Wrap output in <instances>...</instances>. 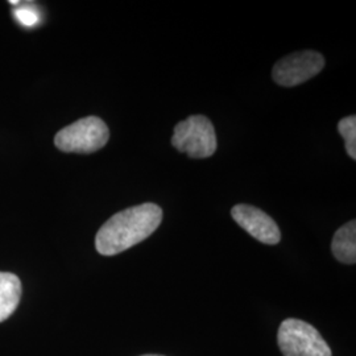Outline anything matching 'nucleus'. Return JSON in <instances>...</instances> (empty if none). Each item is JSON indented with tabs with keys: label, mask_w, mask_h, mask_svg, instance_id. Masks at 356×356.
Returning <instances> with one entry per match:
<instances>
[{
	"label": "nucleus",
	"mask_w": 356,
	"mask_h": 356,
	"mask_svg": "<svg viewBox=\"0 0 356 356\" xmlns=\"http://www.w3.org/2000/svg\"><path fill=\"white\" fill-rule=\"evenodd\" d=\"M163 220L156 204H143L111 216L95 236V248L103 256H114L149 238Z\"/></svg>",
	"instance_id": "f257e3e1"
},
{
	"label": "nucleus",
	"mask_w": 356,
	"mask_h": 356,
	"mask_svg": "<svg viewBox=\"0 0 356 356\" xmlns=\"http://www.w3.org/2000/svg\"><path fill=\"white\" fill-rule=\"evenodd\" d=\"M172 145L191 159H207L216 152V135L211 120L204 115H193L175 127Z\"/></svg>",
	"instance_id": "f03ea898"
},
{
	"label": "nucleus",
	"mask_w": 356,
	"mask_h": 356,
	"mask_svg": "<svg viewBox=\"0 0 356 356\" xmlns=\"http://www.w3.org/2000/svg\"><path fill=\"white\" fill-rule=\"evenodd\" d=\"M110 131L101 118L88 116L63 128L54 138L56 147L66 153H92L102 149Z\"/></svg>",
	"instance_id": "7ed1b4c3"
},
{
	"label": "nucleus",
	"mask_w": 356,
	"mask_h": 356,
	"mask_svg": "<svg viewBox=\"0 0 356 356\" xmlns=\"http://www.w3.org/2000/svg\"><path fill=\"white\" fill-rule=\"evenodd\" d=\"M277 343L284 356H332L319 331L301 319H285L281 323Z\"/></svg>",
	"instance_id": "20e7f679"
},
{
	"label": "nucleus",
	"mask_w": 356,
	"mask_h": 356,
	"mask_svg": "<svg viewBox=\"0 0 356 356\" xmlns=\"http://www.w3.org/2000/svg\"><path fill=\"white\" fill-rule=\"evenodd\" d=\"M325 67L323 56L314 51H297L273 66V81L284 88H294L317 76Z\"/></svg>",
	"instance_id": "39448f33"
},
{
	"label": "nucleus",
	"mask_w": 356,
	"mask_h": 356,
	"mask_svg": "<svg viewBox=\"0 0 356 356\" xmlns=\"http://www.w3.org/2000/svg\"><path fill=\"white\" fill-rule=\"evenodd\" d=\"M232 219L259 242L275 245L281 241L277 223L263 210L251 204H236L231 210Z\"/></svg>",
	"instance_id": "423d86ee"
},
{
	"label": "nucleus",
	"mask_w": 356,
	"mask_h": 356,
	"mask_svg": "<svg viewBox=\"0 0 356 356\" xmlns=\"http://www.w3.org/2000/svg\"><path fill=\"white\" fill-rule=\"evenodd\" d=\"M22 298V281L10 273L0 272V322L10 318Z\"/></svg>",
	"instance_id": "0eeeda50"
},
{
	"label": "nucleus",
	"mask_w": 356,
	"mask_h": 356,
	"mask_svg": "<svg viewBox=\"0 0 356 356\" xmlns=\"http://www.w3.org/2000/svg\"><path fill=\"white\" fill-rule=\"evenodd\" d=\"M331 251L343 264L356 263V222L351 220L338 229L332 238Z\"/></svg>",
	"instance_id": "6e6552de"
},
{
	"label": "nucleus",
	"mask_w": 356,
	"mask_h": 356,
	"mask_svg": "<svg viewBox=\"0 0 356 356\" xmlns=\"http://www.w3.org/2000/svg\"><path fill=\"white\" fill-rule=\"evenodd\" d=\"M338 131L344 139V147L347 154L356 160V116L351 115L343 118L338 123Z\"/></svg>",
	"instance_id": "1a4fd4ad"
},
{
	"label": "nucleus",
	"mask_w": 356,
	"mask_h": 356,
	"mask_svg": "<svg viewBox=\"0 0 356 356\" xmlns=\"http://www.w3.org/2000/svg\"><path fill=\"white\" fill-rule=\"evenodd\" d=\"M15 16L23 26H33L38 24V15L29 7H19L15 10Z\"/></svg>",
	"instance_id": "9d476101"
},
{
	"label": "nucleus",
	"mask_w": 356,
	"mask_h": 356,
	"mask_svg": "<svg viewBox=\"0 0 356 356\" xmlns=\"http://www.w3.org/2000/svg\"><path fill=\"white\" fill-rule=\"evenodd\" d=\"M143 356H161V355H143Z\"/></svg>",
	"instance_id": "9b49d317"
}]
</instances>
